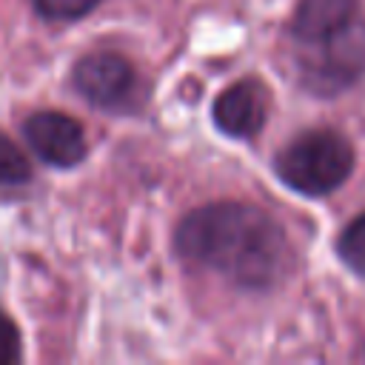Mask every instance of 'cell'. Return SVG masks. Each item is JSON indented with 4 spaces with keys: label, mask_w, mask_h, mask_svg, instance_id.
Returning a JSON list of instances; mask_svg holds the SVG:
<instances>
[{
    "label": "cell",
    "mask_w": 365,
    "mask_h": 365,
    "mask_svg": "<svg viewBox=\"0 0 365 365\" xmlns=\"http://www.w3.org/2000/svg\"><path fill=\"white\" fill-rule=\"evenodd\" d=\"M356 0H299L294 11V34L299 43H317L354 20Z\"/></svg>",
    "instance_id": "obj_7"
},
{
    "label": "cell",
    "mask_w": 365,
    "mask_h": 365,
    "mask_svg": "<svg viewBox=\"0 0 365 365\" xmlns=\"http://www.w3.org/2000/svg\"><path fill=\"white\" fill-rule=\"evenodd\" d=\"M277 177L305 194L322 197L336 191L354 171V148L334 128H314L291 140L274 160Z\"/></svg>",
    "instance_id": "obj_2"
},
{
    "label": "cell",
    "mask_w": 365,
    "mask_h": 365,
    "mask_svg": "<svg viewBox=\"0 0 365 365\" xmlns=\"http://www.w3.org/2000/svg\"><path fill=\"white\" fill-rule=\"evenodd\" d=\"M308 46L314 54L305 60V86L317 94H334L365 74V23L348 20Z\"/></svg>",
    "instance_id": "obj_3"
},
{
    "label": "cell",
    "mask_w": 365,
    "mask_h": 365,
    "mask_svg": "<svg viewBox=\"0 0 365 365\" xmlns=\"http://www.w3.org/2000/svg\"><path fill=\"white\" fill-rule=\"evenodd\" d=\"M20 359V331L0 311V365H11Z\"/></svg>",
    "instance_id": "obj_11"
},
{
    "label": "cell",
    "mask_w": 365,
    "mask_h": 365,
    "mask_svg": "<svg viewBox=\"0 0 365 365\" xmlns=\"http://www.w3.org/2000/svg\"><path fill=\"white\" fill-rule=\"evenodd\" d=\"M177 248L185 259L211 268L242 288H271L291 268L285 231L257 205L211 202L182 217Z\"/></svg>",
    "instance_id": "obj_1"
},
{
    "label": "cell",
    "mask_w": 365,
    "mask_h": 365,
    "mask_svg": "<svg viewBox=\"0 0 365 365\" xmlns=\"http://www.w3.org/2000/svg\"><path fill=\"white\" fill-rule=\"evenodd\" d=\"M74 88L91 106L106 111H123L137 103L134 66L114 51H91L74 66Z\"/></svg>",
    "instance_id": "obj_4"
},
{
    "label": "cell",
    "mask_w": 365,
    "mask_h": 365,
    "mask_svg": "<svg viewBox=\"0 0 365 365\" xmlns=\"http://www.w3.org/2000/svg\"><path fill=\"white\" fill-rule=\"evenodd\" d=\"M100 0H34L37 11L46 20H77L88 14Z\"/></svg>",
    "instance_id": "obj_10"
},
{
    "label": "cell",
    "mask_w": 365,
    "mask_h": 365,
    "mask_svg": "<svg viewBox=\"0 0 365 365\" xmlns=\"http://www.w3.org/2000/svg\"><path fill=\"white\" fill-rule=\"evenodd\" d=\"M31 151L57 168H71L86 157V137L74 117L63 111H37L23 125Z\"/></svg>",
    "instance_id": "obj_5"
},
{
    "label": "cell",
    "mask_w": 365,
    "mask_h": 365,
    "mask_svg": "<svg viewBox=\"0 0 365 365\" xmlns=\"http://www.w3.org/2000/svg\"><path fill=\"white\" fill-rule=\"evenodd\" d=\"M339 257L348 268L365 277V214H359L339 237Z\"/></svg>",
    "instance_id": "obj_9"
},
{
    "label": "cell",
    "mask_w": 365,
    "mask_h": 365,
    "mask_svg": "<svg viewBox=\"0 0 365 365\" xmlns=\"http://www.w3.org/2000/svg\"><path fill=\"white\" fill-rule=\"evenodd\" d=\"M268 117V91L257 80H237L214 103V123L222 134L248 140L254 137Z\"/></svg>",
    "instance_id": "obj_6"
},
{
    "label": "cell",
    "mask_w": 365,
    "mask_h": 365,
    "mask_svg": "<svg viewBox=\"0 0 365 365\" xmlns=\"http://www.w3.org/2000/svg\"><path fill=\"white\" fill-rule=\"evenodd\" d=\"M31 177L26 154L0 131V185H23Z\"/></svg>",
    "instance_id": "obj_8"
}]
</instances>
